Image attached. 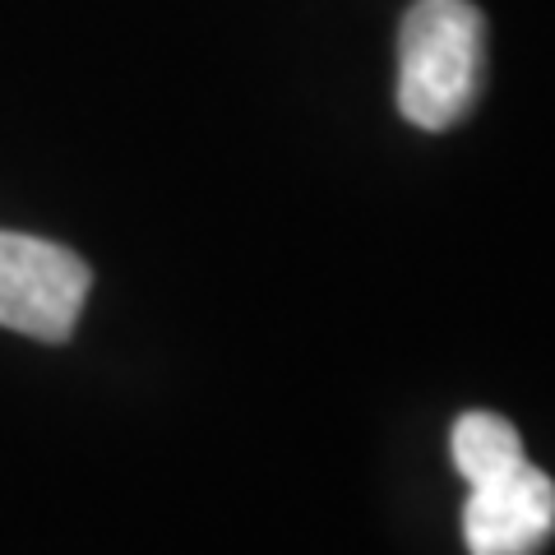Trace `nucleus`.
<instances>
[{
  "label": "nucleus",
  "mask_w": 555,
  "mask_h": 555,
  "mask_svg": "<svg viewBox=\"0 0 555 555\" xmlns=\"http://www.w3.org/2000/svg\"><path fill=\"white\" fill-rule=\"evenodd\" d=\"M449 454H454V467L467 486L495 481L514 473L518 463H528L514 422H505L500 412H463L454 422V436H449Z\"/></svg>",
  "instance_id": "20e7f679"
},
{
  "label": "nucleus",
  "mask_w": 555,
  "mask_h": 555,
  "mask_svg": "<svg viewBox=\"0 0 555 555\" xmlns=\"http://www.w3.org/2000/svg\"><path fill=\"white\" fill-rule=\"evenodd\" d=\"M89 264L42 236L0 232V324L38 343H65L89 301Z\"/></svg>",
  "instance_id": "f03ea898"
},
{
  "label": "nucleus",
  "mask_w": 555,
  "mask_h": 555,
  "mask_svg": "<svg viewBox=\"0 0 555 555\" xmlns=\"http://www.w3.org/2000/svg\"><path fill=\"white\" fill-rule=\"evenodd\" d=\"M486 24L473 0H416L398 33V112L416 130H449L473 112Z\"/></svg>",
  "instance_id": "f257e3e1"
},
{
  "label": "nucleus",
  "mask_w": 555,
  "mask_h": 555,
  "mask_svg": "<svg viewBox=\"0 0 555 555\" xmlns=\"http://www.w3.org/2000/svg\"><path fill=\"white\" fill-rule=\"evenodd\" d=\"M555 532V481L537 463L467 486L463 542L467 555H542Z\"/></svg>",
  "instance_id": "7ed1b4c3"
}]
</instances>
